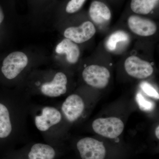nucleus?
Wrapping results in <instances>:
<instances>
[{"label": "nucleus", "mask_w": 159, "mask_h": 159, "mask_svg": "<svg viewBox=\"0 0 159 159\" xmlns=\"http://www.w3.org/2000/svg\"><path fill=\"white\" fill-rule=\"evenodd\" d=\"M6 6L0 2V25L2 24L6 18Z\"/></svg>", "instance_id": "21"}, {"label": "nucleus", "mask_w": 159, "mask_h": 159, "mask_svg": "<svg viewBox=\"0 0 159 159\" xmlns=\"http://www.w3.org/2000/svg\"><path fill=\"white\" fill-rule=\"evenodd\" d=\"M82 77L88 85L99 89L105 88L109 83L111 74L108 69L102 66H89L82 72Z\"/></svg>", "instance_id": "9"}, {"label": "nucleus", "mask_w": 159, "mask_h": 159, "mask_svg": "<svg viewBox=\"0 0 159 159\" xmlns=\"http://www.w3.org/2000/svg\"><path fill=\"white\" fill-rule=\"evenodd\" d=\"M136 100L139 106V108L142 111H152L155 107L154 102L145 98L141 93H138L137 94Z\"/></svg>", "instance_id": "18"}, {"label": "nucleus", "mask_w": 159, "mask_h": 159, "mask_svg": "<svg viewBox=\"0 0 159 159\" xmlns=\"http://www.w3.org/2000/svg\"><path fill=\"white\" fill-rule=\"evenodd\" d=\"M76 148L81 159H104L106 151L102 142L91 138L80 139Z\"/></svg>", "instance_id": "8"}, {"label": "nucleus", "mask_w": 159, "mask_h": 159, "mask_svg": "<svg viewBox=\"0 0 159 159\" xmlns=\"http://www.w3.org/2000/svg\"><path fill=\"white\" fill-rule=\"evenodd\" d=\"M60 110L66 122L74 123L80 118L84 111V101L78 94H70L65 99Z\"/></svg>", "instance_id": "7"}, {"label": "nucleus", "mask_w": 159, "mask_h": 159, "mask_svg": "<svg viewBox=\"0 0 159 159\" xmlns=\"http://www.w3.org/2000/svg\"><path fill=\"white\" fill-rule=\"evenodd\" d=\"M96 32L93 24L90 21H85L79 26H72L66 29L64 31V36L76 43L80 44L89 40Z\"/></svg>", "instance_id": "11"}, {"label": "nucleus", "mask_w": 159, "mask_h": 159, "mask_svg": "<svg viewBox=\"0 0 159 159\" xmlns=\"http://www.w3.org/2000/svg\"><path fill=\"white\" fill-rule=\"evenodd\" d=\"M89 12L91 19L99 25L108 21L111 18V12L108 7L99 1H94L91 3Z\"/></svg>", "instance_id": "15"}, {"label": "nucleus", "mask_w": 159, "mask_h": 159, "mask_svg": "<svg viewBox=\"0 0 159 159\" xmlns=\"http://www.w3.org/2000/svg\"><path fill=\"white\" fill-rule=\"evenodd\" d=\"M128 23L131 31L140 36H151L157 30L156 25L152 20L138 16H131L129 17Z\"/></svg>", "instance_id": "12"}, {"label": "nucleus", "mask_w": 159, "mask_h": 159, "mask_svg": "<svg viewBox=\"0 0 159 159\" xmlns=\"http://www.w3.org/2000/svg\"><path fill=\"white\" fill-rule=\"evenodd\" d=\"M34 67L27 53L16 51L9 53L4 58L0 71L7 83L15 88L23 83Z\"/></svg>", "instance_id": "4"}, {"label": "nucleus", "mask_w": 159, "mask_h": 159, "mask_svg": "<svg viewBox=\"0 0 159 159\" xmlns=\"http://www.w3.org/2000/svg\"><path fill=\"white\" fill-rule=\"evenodd\" d=\"M56 0H28L29 10L35 17L51 15Z\"/></svg>", "instance_id": "14"}, {"label": "nucleus", "mask_w": 159, "mask_h": 159, "mask_svg": "<svg viewBox=\"0 0 159 159\" xmlns=\"http://www.w3.org/2000/svg\"><path fill=\"white\" fill-rule=\"evenodd\" d=\"M157 2L154 0H131V9L137 14H148L156 6Z\"/></svg>", "instance_id": "16"}, {"label": "nucleus", "mask_w": 159, "mask_h": 159, "mask_svg": "<svg viewBox=\"0 0 159 159\" xmlns=\"http://www.w3.org/2000/svg\"><path fill=\"white\" fill-rule=\"evenodd\" d=\"M29 116L45 142L57 145L62 131L61 125L66 121L60 110L56 107L31 101Z\"/></svg>", "instance_id": "3"}, {"label": "nucleus", "mask_w": 159, "mask_h": 159, "mask_svg": "<svg viewBox=\"0 0 159 159\" xmlns=\"http://www.w3.org/2000/svg\"><path fill=\"white\" fill-rule=\"evenodd\" d=\"M68 81L66 74L61 71L34 69L21 85L31 98L39 97L52 99L66 93Z\"/></svg>", "instance_id": "2"}, {"label": "nucleus", "mask_w": 159, "mask_h": 159, "mask_svg": "<svg viewBox=\"0 0 159 159\" xmlns=\"http://www.w3.org/2000/svg\"><path fill=\"white\" fill-rule=\"evenodd\" d=\"M156 135L157 138L158 139H159V126L158 125L155 131Z\"/></svg>", "instance_id": "22"}, {"label": "nucleus", "mask_w": 159, "mask_h": 159, "mask_svg": "<svg viewBox=\"0 0 159 159\" xmlns=\"http://www.w3.org/2000/svg\"><path fill=\"white\" fill-rule=\"evenodd\" d=\"M57 146L45 142H29L9 152L7 159H56Z\"/></svg>", "instance_id": "5"}, {"label": "nucleus", "mask_w": 159, "mask_h": 159, "mask_svg": "<svg viewBox=\"0 0 159 159\" xmlns=\"http://www.w3.org/2000/svg\"><path fill=\"white\" fill-rule=\"evenodd\" d=\"M128 34L122 31H118L112 33L109 37L106 43V46L109 51H113L116 50L118 43L128 40Z\"/></svg>", "instance_id": "17"}, {"label": "nucleus", "mask_w": 159, "mask_h": 159, "mask_svg": "<svg viewBox=\"0 0 159 159\" xmlns=\"http://www.w3.org/2000/svg\"><path fill=\"white\" fill-rule=\"evenodd\" d=\"M0 98V141L6 144L9 153L29 142L28 120L32 98L20 85Z\"/></svg>", "instance_id": "1"}, {"label": "nucleus", "mask_w": 159, "mask_h": 159, "mask_svg": "<svg viewBox=\"0 0 159 159\" xmlns=\"http://www.w3.org/2000/svg\"><path fill=\"white\" fill-rule=\"evenodd\" d=\"M94 131L102 136L115 139L123 132L124 124L121 119L116 117L99 118L94 120L92 124Z\"/></svg>", "instance_id": "6"}, {"label": "nucleus", "mask_w": 159, "mask_h": 159, "mask_svg": "<svg viewBox=\"0 0 159 159\" xmlns=\"http://www.w3.org/2000/svg\"><path fill=\"white\" fill-rule=\"evenodd\" d=\"M140 87L143 92L148 96L156 99H158L159 95L156 90L148 82H143L140 84Z\"/></svg>", "instance_id": "20"}, {"label": "nucleus", "mask_w": 159, "mask_h": 159, "mask_svg": "<svg viewBox=\"0 0 159 159\" xmlns=\"http://www.w3.org/2000/svg\"><path fill=\"white\" fill-rule=\"evenodd\" d=\"M55 52L58 55L64 54L67 61L70 64L77 63L80 56V50L77 44L66 38L57 44Z\"/></svg>", "instance_id": "13"}, {"label": "nucleus", "mask_w": 159, "mask_h": 159, "mask_svg": "<svg viewBox=\"0 0 159 159\" xmlns=\"http://www.w3.org/2000/svg\"><path fill=\"white\" fill-rule=\"evenodd\" d=\"M86 0H69L65 7V11L68 14H73L80 9Z\"/></svg>", "instance_id": "19"}, {"label": "nucleus", "mask_w": 159, "mask_h": 159, "mask_svg": "<svg viewBox=\"0 0 159 159\" xmlns=\"http://www.w3.org/2000/svg\"><path fill=\"white\" fill-rule=\"evenodd\" d=\"M124 66L126 73L137 79H145L150 77L153 72V67L150 63L137 56L128 57L125 60Z\"/></svg>", "instance_id": "10"}, {"label": "nucleus", "mask_w": 159, "mask_h": 159, "mask_svg": "<svg viewBox=\"0 0 159 159\" xmlns=\"http://www.w3.org/2000/svg\"><path fill=\"white\" fill-rule=\"evenodd\" d=\"M154 1H158V0H154Z\"/></svg>", "instance_id": "23"}]
</instances>
